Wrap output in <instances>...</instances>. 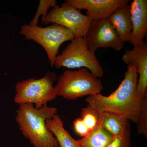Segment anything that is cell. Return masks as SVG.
<instances>
[{
  "label": "cell",
  "mask_w": 147,
  "mask_h": 147,
  "mask_svg": "<svg viewBox=\"0 0 147 147\" xmlns=\"http://www.w3.org/2000/svg\"><path fill=\"white\" fill-rule=\"evenodd\" d=\"M129 0H66L74 7L87 10L86 15L92 21L107 19L117 9L128 5Z\"/></svg>",
  "instance_id": "9c48e42d"
},
{
  "label": "cell",
  "mask_w": 147,
  "mask_h": 147,
  "mask_svg": "<svg viewBox=\"0 0 147 147\" xmlns=\"http://www.w3.org/2000/svg\"><path fill=\"white\" fill-rule=\"evenodd\" d=\"M57 113V108L47 105L37 109L32 104H20L16 121L22 134L34 147H59L45 124L47 119L52 118Z\"/></svg>",
  "instance_id": "7a4b0ae2"
},
{
  "label": "cell",
  "mask_w": 147,
  "mask_h": 147,
  "mask_svg": "<svg viewBox=\"0 0 147 147\" xmlns=\"http://www.w3.org/2000/svg\"><path fill=\"white\" fill-rule=\"evenodd\" d=\"M113 136L100 125L88 135L78 140L79 147H107L113 140Z\"/></svg>",
  "instance_id": "9a60e30c"
},
{
  "label": "cell",
  "mask_w": 147,
  "mask_h": 147,
  "mask_svg": "<svg viewBox=\"0 0 147 147\" xmlns=\"http://www.w3.org/2000/svg\"><path fill=\"white\" fill-rule=\"evenodd\" d=\"M92 21L80 9L65 2L53 7L42 23L57 24L70 31L75 38H85Z\"/></svg>",
  "instance_id": "52a82bcc"
},
{
  "label": "cell",
  "mask_w": 147,
  "mask_h": 147,
  "mask_svg": "<svg viewBox=\"0 0 147 147\" xmlns=\"http://www.w3.org/2000/svg\"><path fill=\"white\" fill-rule=\"evenodd\" d=\"M123 61L127 65L135 63L139 75L136 91L142 99L147 97V44L144 40L134 45L132 50H125L123 55Z\"/></svg>",
  "instance_id": "30bf717a"
},
{
  "label": "cell",
  "mask_w": 147,
  "mask_h": 147,
  "mask_svg": "<svg viewBox=\"0 0 147 147\" xmlns=\"http://www.w3.org/2000/svg\"><path fill=\"white\" fill-rule=\"evenodd\" d=\"M137 133L147 137V97L142 100V108L137 123Z\"/></svg>",
  "instance_id": "ac0fdd59"
},
{
  "label": "cell",
  "mask_w": 147,
  "mask_h": 147,
  "mask_svg": "<svg viewBox=\"0 0 147 147\" xmlns=\"http://www.w3.org/2000/svg\"><path fill=\"white\" fill-rule=\"evenodd\" d=\"M20 33L26 39L33 40L44 48L51 67L54 66L61 45L75 38L70 31L56 24L44 28L25 24L21 26Z\"/></svg>",
  "instance_id": "8992f818"
},
{
  "label": "cell",
  "mask_w": 147,
  "mask_h": 147,
  "mask_svg": "<svg viewBox=\"0 0 147 147\" xmlns=\"http://www.w3.org/2000/svg\"><path fill=\"white\" fill-rule=\"evenodd\" d=\"M80 118L82 119L91 131L98 125L99 112L88 105L81 111Z\"/></svg>",
  "instance_id": "2e32d148"
},
{
  "label": "cell",
  "mask_w": 147,
  "mask_h": 147,
  "mask_svg": "<svg viewBox=\"0 0 147 147\" xmlns=\"http://www.w3.org/2000/svg\"><path fill=\"white\" fill-rule=\"evenodd\" d=\"M56 69H87L97 78H102L104 71L95 53L88 48L85 38H75L55 59Z\"/></svg>",
  "instance_id": "5b68a950"
},
{
  "label": "cell",
  "mask_w": 147,
  "mask_h": 147,
  "mask_svg": "<svg viewBox=\"0 0 147 147\" xmlns=\"http://www.w3.org/2000/svg\"><path fill=\"white\" fill-rule=\"evenodd\" d=\"M73 125L76 133L82 137H86L91 132L80 118L75 119Z\"/></svg>",
  "instance_id": "ffe728a7"
},
{
  "label": "cell",
  "mask_w": 147,
  "mask_h": 147,
  "mask_svg": "<svg viewBox=\"0 0 147 147\" xmlns=\"http://www.w3.org/2000/svg\"><path fill=\"white\" fill-rule=\"evenodd\" d=\"M108 19L121 40L130 42L132 31L130 5L117 9Z\"/></svg>",
  "instance_id": "7c38bea8"
},
{
  "label": "cell",
  "mask_w": 147,
  "mask_h": 147,
  "mask_svg": "<svg viewBox=\"0 0 147 147\" xmlns=\"http://www.w3.org/2000/svg\"><path fill=\"white\" fill-rule=\"evenodd\" d=\"M98 125L113 137L130 131L129 121L121 115L108 112H99Z\"/></svg>",
  "instance_id": "4fadbf2b"
},
{
  "label": "cell",
  "mask_w": 147,
  "mask_h": 147,
  "mask_svg": "<svg viewBox=\"0 0 147 147\" xmlns=\"http://www.w3.org/2000/svg\"><path fill=\"white\" fill-rule=\"evenodd\" d=\"M57 77L55 72L48 71L40 79L30 78L18 82L15 86L14 102L18 105H34L37 109L47 105L57 96L53 86Z\"/></svg>",
  "instance_id": "277c9868"
},
{
  "label": "cell",
  "mask_w": 147,
  "mask_h": 147,
  "mask_svg": "<svg viewBox=\"0 0 147 147\" xmlns=\"http://www.w3.org/2000/svg\"><path fill=\"white\" fill-rule=\"evenodd\" d=\"M85 39L88 48L94 53L101 47L120 51L125 43L119 37L108 19L92 21Z\"/></svg>",
  "instance_id": "ba28073f"
},
{
  "label": "cell",
  "mask_w": 147,
  "mask_h": 147,
  "mask_svg": "<svg viewBox=\"0 0 147 147\" xmlns=\"http://www.w3.org/2000/svg\"><path fill=\"white\" fill-rule=\"evenodd\" d=\"M132 31L130 43L133 46L143 42L147 32V1L134 0L130 5Z\"/></svg>",
  "instance_id": "8fae6325"
},
{
  "label": "cell",
  "mask_w": 147,
  "mask_h": 147,
  "mask_svg": "<svg viewBox=\"0 0 147 147\" xmlns=\"http://www.w3.org/2000/svg\"><path fill=\"white\" fill-rule=\"evenodd\" d=\"M57 5V1L56 0H40L35 15L29 25L33 26H37L40 16H42V22H43L48 13V10Z\"/></svg>",
  "instance_id": "e0dca14e"
},
{
  "label": "cell",
  "mask_w": 147,
  "mask_h": 147,
  "mask_svg": "<svg viewBox=\"0 0 147 147\" xmlns=\"http://www.w3.org/2000/svg\"><path fill=\"white\" fill-rule=\"evenodd\" d=\"M137 65H127L125 77L118 88L110 95L101 94L87 96L88 105L99 112H108L123 116L137 123L142 108V100L137 94L138 82Z\"/></svg>",
  "instance_id": "6da1fadb"
},
{
  "label": "cell",
  "mask_w": 147,
  "mask_h": 147,
  "mask_svg": "<svg viewBox=\"0 0 147 147\" xmlns=\"http://www.w3.org/2000/svg\"><path fill=\"white\" fill-rule=\"evenodd\" d=\"M107 147H131L130 131L114 137Z\"/></svg>",
  "instance_id": "d6986e66"
},
{
  "label": "cell",
  "mask_w": 147,
  "mask_h": 147,
  "mask_svg": "<svg viewBox=\"0 0 147 147\" xmlns=\"http://www.w3.org/2000/svg\"><path fill=\"white\" fill-rule=\"evenodd\" d=\"M55 88L57 96L69 100L100 93L104 88L100 79L85 68L63 71Z\"/></svg>",
  "instance_id": "3957f363"
},
{
  "label": "cell",
  "mask_w": 147,
  "mask_h": 147,
  "mask_svg": "<svg viewBox=\"0 0 147 147\" xmlns=\"http://www.w3.org/2000/svg\"><path fill=\"white\" fill-rule=\"evenodd\" d=\"M47 128L57 139L59 147H79L78 140L74 139L65 129L59 116L56 115L45 122Z\"/></svg>",
  "instance_id": "5bb4252c"
}]
</instances>
